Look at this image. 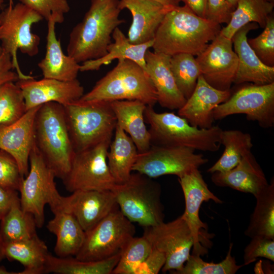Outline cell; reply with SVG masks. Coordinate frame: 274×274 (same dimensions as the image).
<instances>
[{
    "label": "cell",
    "instance_id": "5",
    "mask_svg": "<svg viewBox=\"0 0 274 274\" xmlns=\"http://www.w3.org/2000/svg\"><path fill=\"white\" fill-rule=\"evenodd\" d=\"M79 99L109 102L138 100L154 107L157 102V95L144 68L131 60L119 59L117 64Z\"/></svg>",
    "mask_w": 274,
    "mask_h": 274
},
{
    "label": "cell",
    "instance_id": "45",
    "mask_svg": "<svg viewBox=\"0 0 274 274\" xmlns=\"http://www.w3.org/2000/svg\"><path fill=\"white\" fill-rule=\"evenodd\" d=\"M165 262L164 254L153 248L145 259L134 270L132 274H157Z\"/></svg>",
    "mask_w": 274,
    "mask_h": 274
},
{
    "label": "cell",
    "instance_id": "32",
    "mask_svg": "<svg viewBox=\"0 0 274 274\" xmlns=\"http://www.w3.org/2000/svg\"><path fill=\"white\" fill-rule=\"evenodd\" d=\"M256 203L245 234L274 239V179L254 196Z\"/></svg>",
    "mask_w": 274,
    "mask_h": 274
},
{
    "label": "cell",
    "instance_id": "2",
    "mask_svg": "<svg viewBox=\"0 0 274 274\" xmlns=\"http://www.w3.org/2000/svg\"><path fill=\"white\" fill-rule=\"evenodd\" d=\"M121 11L120 0H91L70 34L67 54L79 63L106 55L114 29L125 22L119 18Z\"/></svg>",
    "mask_w": 274,
    "mask_h": 274
},
{
    "label": "cell",
    "instance_id": "7",
    "mask_svg": "<svg viewBox=\"0 0 274 274\" xmlns=\"http://www.w3.org/2000/svg\"><path fill=\"white\" fill-rule=\"evenodd\" d=\"M147 176L131 174L122 184H116L111 191L122 214L131 222L147 227L164 222V206L160 184Z\"/></svg>",
    "mask_w": 274,
    "mask_h": 274
},
{
    "label": "cell",
    "instance_id": "47",
    "mask_svg": "<svg viewBox=\"0 0 274 274\" xmlns=\"http://www.w3.org/2000/svg\"><path fill=\"white\" fill-rule=\"evenodd\" d=\"M19 198L17 191L0 186V220L8 212L13 203Z\"/></svg>",
    "mask_w": 274,
    "mask_h": 274
},
{
    "label": "cell",
    "instance_id": "25",
    "mask_svg": "<svg viewBox=\"0 0 274 274\" xmlns=\"http://www.w3.org/2000/svg\"><path fill=\"white\" fill-rule=\"evenodd\" d=\"M47 22L46 53L38 64L43 78L65 81L76 79L80 65L72 57L63 53L60 41L56 37V22L53 20Z\"/></svg>",
    "mask_w": 274,
    "mask_h": 274
},
{
    "label": "cell",
    "instance_id": "49",
    "mask_svg": "<svg viewBox=\"0 0 274 274\" xmlns=\"http://www.w3.org/2000/svg\"><path fill=\"white\" fill-rule=\"evenodd\" d=\"M164 6L167 7H173L179 5V4L174 0H155Z\"/></svg>",
    "mask_w": 274,
    "mask_h": 274
},
{
    "label": "cell",
    "instance_id": "29",
    "mask_svg": "<svg viewBox=\"0 0 274 274\" xmlns=\"http://www.w3.org/2000/svg\"><path fill=\"white\" fill-rule=\"evenodd\" d=\"M112 37L114 42L108 46L107 54L83 62L80 65V72L97 71L101 65L108 64L117 59L131 60L146 71L145 54L152 48L153 40L144 44H132L118 27L114 29Z\"/></svg>",
    "mask_w": 274,
    "mask_h": 274
},
{
    "label": "cell",
    "instance_id": "48",
    "mask_svg": "<svg viewBox=\"0 0 274 274\" xmlns=\"http://www.w3.org/2000/svg\"><path fill=\"white\" fill-rule=\"evenodd\" d=\"M196 15L206 19L207 0H181Z\"/></svg>",
    "mask_w": 274,
    "mask_h": 274
},
{
    "label": "cell",
    "instance_id": "18",
    "mask_svg": "<svg viewBox=\"0 0 274 274\" xmlns=\"http://www.w3.org/2000/svg\"><path fill=\"white\" fill-rule=\"evenodd\" d=\"M117 204L111 190H77L64 197L63 210L71 213L85 232L94 227Z\"/></svg>",
    "mask_w": 274,
    "mask_h": 274
},
{
    "label": "cell",
    "instance_id": "9",
    "mask_svg": "<svg viewBox=\"0 0 274 274\" xmlns=\"http://www.w3.org/2000/svg\"><path fill=\"white\" fill-rule=\"evenodd\" d=\"M43 19L38 13L20 2L9 5L0 13L1 47L3 52L11 56L13 68L17 73L19 80L34 78L21 70L17 52L19 49L30 57L38 53L40 38L31 32V27Z\"/></svg>",
    "mask_w": 274,
    "mask_h": 274
},
{
    "label": "cell",
    "instance_id": "35",
    "mask_svg": "<svg viewBox=\"0 0 274 274\" xmlns=\"http://www.w3.org/2000/svg\"><path fill=\"white\" fill-rule=\"evenodd\" d=\"M33 216L21 207L20 198L0 221V236L3 243L31 238L37 235Z\"/></svg>",
    "mask_w": 274,
    "mask_h": 274
},
{
    "label": "cell",
    "instance_id": "38",
    "mask_svg": "<svg viewBox=\"0 0 274 274\" xmlns=\"http://www.w3.org/2000/svg\"><path fill=\"white\" fill-rule=\"evenodd\" d=\"M233 243H230L225 258L219 263L203 261L200 255L190 254L180 270L174 274H234L244 264L237 265L231 255Z\"/></svg>",
    "mask_w": 274,
    "mask_h": 274
},
{
    "label": "cell",
    "instance_id": "1",
    "mask_svg": "<svg viewBox=\"0 0 274 274\" xmlns=\"http://www.w3.org/2000/svg\"><path fill=\"white\" fill-rule=\"evenodd\" d=\"M220 24L196 15L187 6H175L165 14L156 32L154 52L168 56H198L220 33Z\"/></svg>",
    "mask_w": 274,
    "mask_h": 274
},
{
    "label": "cell",
    "instance_id": "11",
    "mask_svg": "<svg viewBox=\"0 0 274 274\" xmlns=\"http://www.w3.org/2000/svg\"><path fill=\"white\" fill-rule=\"evenodd\" d=\"M111 141H104L88 149L75 152L70 169L62 180L67 191L112 189L116 183L107 162Z\"/></svg>",
    "mask_w": 274,
    "mask_h": 274
},
{
    "label": "cell",
    "instance_id": "40",
    "mask_svg": "<svg viewBox=\"0 0 274 274\" xmlns=\"http://www.w3.org/2000/svg\"><path fill=\"white\" fill-rule=\"evenodd\" d=\"M263 31L247 41L255 54L265 65L274 67V18L271 14Z\"/></svg>",
    "mask_w": 274,
    "mask_h": 274
},
{
    "label": "cell",
    "instance_id": "24",
    "mask_svg": "<svg viewBox=\"0 0 274 274\" xmlns=\"http://www.w3.org/2000/svg\"><path fill=\"white\" fill-rule=\"evenodd\" d=\"M211 179L217 186L229 187L254 196L268 184L264 172L251 151L244 155L234 168L224 172L213 173Z\"/></svg>",
    "mask_w": 274,
    "mask_h": 274
},
{
    "label": "cell",
    "instance_id": "10",
    "mask_svg": "<svg viewBox=\"0 0 274 274\" xmlns=\"http://www.w3.org/2000/svg\"><path fill=\"white\" fill-rule=\"evenodd\" d=\"M135 233L133 222L118 205L89 231L75 257L84 261H97L121 254Z\"/></svg>",
    "mask_w": 274,
    "mask_h": 274
},
{
    "label": "cell",
    "instance_id": "41",
    "mask_svg": "<svg viewBox=\"0 0 274 274\" xmlns=\"http://www.w3.org/2000/svg\"><path fill=\"white\" fill-rule=\"evenodd\" d=\"M33 10L47 21L53 20L56 23L63 22L64 15L70 9L67 0H19Z\"/></svg>",
    "mask_w": 274,
    "mask_h": 274
},
{
    "label": "cell",
    "instance_id": "12",
    "mask_svg": "<svg viewBox=\"0 0 274 274\" xmlns=\"http://www.w3.org/2000/svg\"><path fill=\"white\" fill-rule=\"evenodd\" d=\"M243 114L249 121H256L263 128L274 125V82L250 84L238 89L213 111L214 120Z\"/></svg>",
    "mask_w": 274,
    "mask_h": 274
},
{
    "label": "cell",
    "instance_id": "8",
    "mask_svg": "<svg viewBox=\"0 0 274 274\" xmlns=\"http://www.w3.org/2000/svg\"><path fill=\"white\" fill-rule=\"evenodd\" d=\"M30 168L22 180L19 192L21 208L31 214L38 228L45 222L44 208L48 204L54 214L60 210L64 196L58 191L53 170L47 164L35 146L29 155Z\"/></svg>",
    "mask_w": 274,
    "mask_h": 274
},
{
    "label": "cell",
    "instance_id": "56",
    "mask_svg": "<svg viewBox=\"0 0 274 274\" xmlns=\"http://www.w3.org/2000/svg\"><path fill=\"white\" fill-rule=\"evenodd\" d=\"M175 2H176L177 3H178V4L179 3V2L181 1V0H174Z\"/></svg>",
    "mask_w": 274,
    "mask_h": 274
},
{
    "label": "cell",
    "instance_id": "20",
    "mask_svg": "<svg viewBox=\"0 0 274 274\" xmlns=\"http://www.w3.org/2000/svg\"><path fill=\"white\" fill-rule=\"evenodd\" d=\"M231 94V90L216 89L200 75L194 91L178 110V115L184 118L192 126L199 128H210L214 121V109L225 101Z\"/></svg>",
    "mask_w": 274,
    "mask_h": 274
},
{
    "label": "cell",
    "instance_id": "52",
    "mask_svg": "<svg viewBox=\"0 0 274 274\" xmlns=\"http://www.w3.org/2000/svg\"><path fill=\"white\" fill-rule=\"evenodd\" d=\"M239 0H227L229 5L234 9H235L237 3Z\"/></svg>",
    "mask_w": 274,
    "mask_h": 274
},
{
    "label": "cell",
    "instance_id": "42",
    "mask_svg": "<svg viewBox=\"0 0 274 274\" xmlns=\"http://www.w3.org/2000/svg\"><path fill=\"white\" fill-rule=\"evenodd\" d=\"M24 178L15 158L8 152L0 149V186L19 191Z\"/></svg>",
    "mask_w": 274,
    "mask_h": 274
},
{
    "label": "cell",
    "instance_id": "50",
    "mask_svg": "<svg viewBox=\"0 0 274 274\" xmlns=\"http://www.w3.org/2000/svg\"><path fill=\"white\" fill-rule=\"evenodd\" d=\"M3 244L4 243L0 236V263L5 258L3 251Z\"/></svg>",
    "mask_w": 274,
    "mask_h": 274
},
{
    "label": "cell",
    "instance_id": "37",
    "mask_svg": "<svg viewBox=\"0 0 274 274\" xmlns=\"http://www.w3.org/2000/svg\"><path fill=\"white\" fill-rule=\"evenodd\" d=\"M26 111L22 91L16 82L0 85V128L15 122Z\"/></svg>",
    "mask_w": 274,
    "mask_h": 274
},
{
    "label": "cell",
    "instance_id": "39",
    "mask_svg": "<svg viewBox=\"0 0 274 274\" xmlns=\"http://www.w3.org/2000/svg\"><path fill=\"white\" fill-rule=\"evenodd\" d=\"M152 249L151 245L143 235L133 237L121 253L112 274H132Z\"/></svg>",
    "mask_w": 274,
    "mask_h": 274
},
{
    "label": "cell",
    "instance_id": "34",
    "mask_svg": "<svg viewBox=\"0 0 274 274\" xmlns=\"http://www.w3.org/2000/svg\"><path fill=\"white\" fill-rule=\"evenodd\" d=\"M221 144L225 148L220 158L210 167V173L228 171L236 166L253 146L251 135L239 130H222Z\"/></svg>",
    "mask_w": 274,
    "mask_h": 274
},
{
    "label": "cell",
    "instance_id": "57",
    "mask_svg": "<svg viewBox=\"0 0 274 274\" xmlns=\"http://www.w3.org/2000/svg\"><path fill=\"white\" fill-rule=\"evenodd\" d=\"M267 1H268L269 2H273V1H274V0H267Z\"/></svg>",
    "mask_w": 274,
    "mask_h": 274
},
{
    "label": "cell",
    "instance_id": "36",
    "mask_svg": "<svg viewBox=\"0 0 274 274\" xmlns=\"http://www.w3.org/2000/svg\"><path fill=\"white\" fill-rule=\"evenodd\" d=\"M169 64L177 87L187 100L194 91L201 75L196 58L190 54L178 53L170 56Z\"/></svg>",
    "mask_w": 274,
    "mask_h": 274
},
{
    "label": "cell",
    "instance_id": "51",
    "mask_svg": "<svg viewBox=\"0 0 274 274\" xmlns=\"http://www.w3.org/2000/svg\"><path fill=\"white\" fill-rule=\"evenodd\" d=\"M0 274H18V272L9 271L4 266L0 265Z\"/></svg>",
    "mask_w": 274,
    "mask_h": 274
},
{
    "label": "cell",
    "instance_id": "3",
    "mask_svg": "<svg viewBox=\"0 0 274 274\" xmlns=\"http://www.w3.org/2000/svg\"><path fill=\"white\" fill-rule=\"evenodd\" d=\"M35 144L56 177L68 174L75 152L66 125L63 106L55 102L41 105L34 122Z\"/></svg>",
    "mask_w": 274,
    "mask_h": 274
},
{
    "label": "cell",
    "instance_id": "46",
    "mask_svg": "<svg viewBox=\"0 0 274 274\" xmlns=\"http://www.w3.org/2000/svg\"><path fill=\"white\" fill-rule=\"evenodd\" d=\"M13 69L11 56L3 52L0 55V85L9 82H16L19 80L17 73Z\"/></svg>",
    "mask_w": 274,
    "mask_h": 274
},
{
    "label": "cell",
    "instance_id": "44",
    "mask_svg": "<svg viewBox=\"0 0 274 274\" xmlns=\"http://www.w3.org/2000/svg\"><path fill=\"white\" fill-rule=\"evenodd\" d=\"M234 10L227 0H207L206 19L219 24H228Z\"/></svg>",
    "mask_w": 274,
    "mask_h": 274
},
{
    "label": "cell",
    "instance_id": "27",
    "mask_svg": "<svg viewBox=\"0 0 274 274\" xmlns=\"http://www.w3.org/2000/svg\"><path fill=\"white\" fill-rule=\"evenodd\" d=\"M53 214L46 227L56 235L54 251L56 256H75L83 245L85 232L71 213L60 210Z\"/></svg>",
    "mask_w": 274,
    "mask_h": 274
},
{
    "label": "cell",
    "instance_id": "55",
    "mask_svg": "<svg viewBox=\"0 0 274 274\" xmlns=\"http://www.w3.org/2000/svg\"><path fill=\"white\" fill-rule=\"evenodd\" d=\"M9 4H13V0H9Z\"/></svg>",
    "mask_w": 274,
    "mask_h": 274
},
{
    "label": "cell",
    "instance_id": "19",
    "mask_svg": "<svg viewBox=\"0 0 274 274\" xmlns=\"http://www.w3.org/2000/svg\"><path fill=\"white\" fill-rule=\"evenodd\" d=\"M258 27L257 23H249L239 29L231 39L238 58V67L233 83L235 84L250 82L261 85L274 82V67L263 63L247 41L249 32Z\"/></svg>",
    "mask_w": 274,
    "mask_h": 274
},
{
    "label": "cell",
    "instance_id": "53",
    "mask_svg": "<svg viewBox=\"0 0 274 274\" xmlns=\"http://www.w3.org/2000/svg\"><path fill=\"white\" fill-rule=\"evenodd\" d=\"M4 0H0V7H2V6L3 5Z\"/></svg>",
    "mask_w": 274,
    "mask_h": 274
},
{
    "label": "cell",
    "instance_id": "6",
    "mask_svg": "<svg viewBox=\"0 0 274 274\" xmlns=\"http://www.w3.org/2000/svg\"><path fill=\"white\" fill-rule=\"evenodd\" d=\"M63 108L75 152L112 141L117 120L110 102L78 99Z\"/></svg>",
    "mask_w": 274,
    "mask_h": 274
},
{
    "label": "cell",
    "instance_id": "54",
    "mask_svg": "<svg viewBox=\"0 0 274 274\" xmlns=\"http://www.w3.org/2000/svg\"><path fill=\"white\" fill-rule=\"evenodd\" d=\"M2 52H3V50H2L1 46H0V55L2 53Z\"/></svg>",
    "mask_w": 274,
    "mask_h": 274
},
{
    "label": "cell",
    "instance_id": "16",
    "mask_svg": "<svg viewBox=\"0 0 274 274\" xmlns=\"http://www.w3.org/2000/svg\"><path fill=\"white\" fill-rule=\"evenodd\" d=\"M16 83L22 91L27 111L49 102L64 106L84 94V87L77 79L65 81L45 78L37 80L33 78L18 80Z\"/></svg>",
    "mask_w": 274,
    "mask_h": 274
},
{
    "label": "cell",
    "instance_id": "23",
    "mask_svg": "<svg viewBox=\"0 0 274 274\" xmlns=\"http://www.w3.org/2000/svg\"><path fill=\"white\" fill-rule=\"evenodd\" d=\"M170 56L148 50L145 54L146 72L157 93V102L170 110L180 109L186 99L177 87L170 68Z\"/></svg>",
    "mask_w": 274,
    "mask_h": 274
},
{
    "label": "cell",
    "instance_id": "28",
    "mask_svg": "<svg viewBox=\"0 0 274 274\" xmlns=\"http://www.w3.org/2000/svg\"><path fill=\"white\" fill-rule=\"evenodd\" d=\"M5 257L9 260L20 262L24 269L18 274L45 273L49 254L45 243L38 235L15 242L4 243Z\"/></svg>",
    "mask_w": 274,
    "mask_h": 274
},
{
    "label": "cell",
    "instance_id": "31",
    "mask_svg": "<svg viewBox=\"0 0 274 274\" xmlns=\"http://www.w3.org/2000/svg\"><path fill=\"white\" fill-rule=\"evenodd\" d=\"M274 3L267 0H239L227 25L220 33L231 39L246 24L254 22L264 28L273 11Z\"/></svg>",
    "mask_w": 274,
    "mask_h": 274
},
{
    "label": "cell",
    "instance_id": "21",
    "mask_svg": "<svg viewBox=\"0 0 274 274\" xmlns=\"http://www.w3.org/2000/svg\"><path fill=\"white\" fill-rule=\"evenodd\" d=\"M40 106L27 110L17 121L0 128V149L15 158L24 177L29 172V155L35 145V119Z\"/></svg>",
    "mask_w": 274,
    "mask_h": 274
},
{
    "label": "cell",
    "instance_id": "4",
    "mask_svg": "<svg viewBox=\"0 0 274 274\" xmlns=\"http://www.w3.org/2000/svg\"><path fill=\"white\" fill-rule=\"evenodd\" d=\"M144 119L150 126L148 130L151 145L184 147L209 152H216L220 148L223 129L218 125L199 128L173 112L157 113L151 106H147Z\"/></svg>",
    "mask_w": 274,
    "mask_h": 274
},
{
    "label": "cell",
    "instance_id": "17",
    "mask_svg": "<svg viewBox=\"0 0 274 274\" xmlns=\"http://www.w3.org/2000/svg\"><path fill=\"white\" fill-rule=\"evenodd\" d=\"M178 181L182 189L185 203V209L182 214L186 220L194 239L192 254L200 255L203 248L200 244L202 236L201 229H207V225L200 219L199 213L201 204L210 200L216 203L223 201L209 189L199 171L195 169L178 177Z\"/></svg>",
    "mask_w": 274,
    "mask_h": 274
},
{
    "label": "cell",
    "instance_id": "22",
    "mask_svg": "<svg viewBox=\"0 0 274 274\" xmlns=\"http://www.w3.org/2000/svg\"><path fill=\"white\" fill-rule=\"evenodd\" d=\"M173 7L155 0H120L121 10L128 9L132 17L128 32L129 42L140 44L153 40L165 14Z\"/></svg>",
    "mask_w": 274,
    "mask_h": 274
},
{
    "label": "cell",
    "instance_id": "15",
    "mask_svg": "<svg viewBox=\"0 0 274 274\" xmlns=\"http://www.w3.org/2000/svg\"><path fill=\"white\" fill-rule=\"evenodd\" d=\"M201 76L213 87L231 90L238 67V58L229 39L220 33L196 56Z\"/></svg>",
    "mask_w": 274,
    "mask_h": 274
},
{
    "label": "cell",
    "instance_id": "14",
    "mask_svg": "<svg viewBox=\"0 0 274 274\" xmlns=\"http://www.w3.org/2000/svg\"><path fill=\"white\" fill-rule=\"evenodd\" d=\"M143 236L153 248L163 253L165 262L161 271L180 270L194 245L191 231L183 215L170 222L144 228Z\"/></svg>",
    "mask_w": 274,
    "mask_h": 274
},
{
    "label": "cell",
    "instance_id": "13",
    "mask_svg": "<svg viewBox=\"0 0 274 274\" xmlns=\"http://www.w3.org/2000/svg\"><path fill=\"white\" fill-rule=\"evenodd\" d=\"M208 162L202 154L191 148L151 145L147 151L138 153L132 170L151 178L167 175L180 177Z\"/></svg>",
    "mask_w": 274,
    "mask_h": 274
},
{
    "label": "cell",
    "instance_id": "26",
    "mask_svg": "<svg viewBox=\"0 0 274 274\" xmlns=\"http://www.w3.org/2000/svg\"><path fill=\"white\" fill-rule=\"evenodd\" d=\"M119 126L135 144L138 153L147 151L151 146L150 134L145 125L144 112L147 105L138 100L110 102Z\"/></svg>",
    "mask_w": 274,
    "mask_h": 274
},
{
    "label": "cell",
    "instance_id": "43",
    "mask_svg": "<svg viewBox=\"0 0 274 274\" xmlns=\"http://www.w3.org/2000/svg\"><path fill=\"white\" fill-rule=\"evenodd\" d=\"M251 238L244 250V265H248L258 257L274 261V239L263 236H255Z\"/></svg>",
    "mask_w": 274,
    "mask_h": 274
},
{
    "label": "cell",
    "instance_id": "30",
    "mask_svg": "<svg viewBox=\"0 0 274 274\" xmlns=\"http://www.w3.org/2000/svg\"><path fill=\"white\" fill-rule=\"evenodd\" d=\"M107 153V162L110 173L117 184H122L129 178L138 152L131 138L117 124L114 138Z\"/></svg>",
    "mask_w": 274,
    "mask_h": 274
},
{
    "label": "cell",
    "instance_id": "33",
    "mask_svg": "<svg viewBox=\"0 0 274 274\" xmlns=\"http://www.w3.org/2000/svg\"><path fill=\"white\" fill-rule=\"evenodd\" d=\"M121 254L97 261H84L73 256L59 257L49 254L45 273L59 274H112Z\"/></svg>",
    "mask_w": 274,
    "mask_h": 274
}]
</instances>
